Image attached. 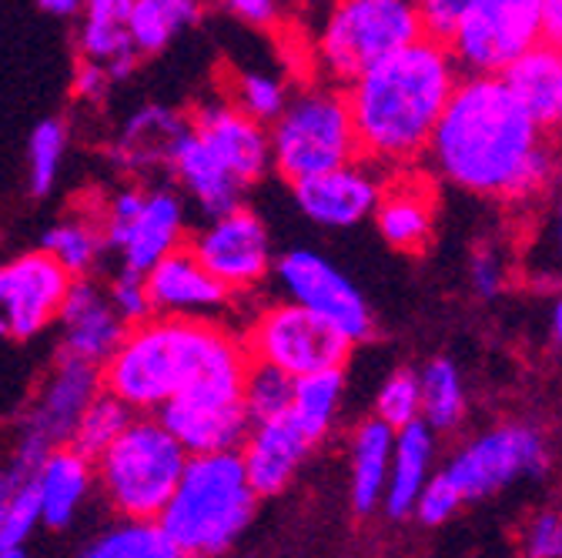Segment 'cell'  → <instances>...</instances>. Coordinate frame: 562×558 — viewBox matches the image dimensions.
<instances>
[{
	"mask_svg": "<svg viewBox=\"0 0 562 558\" xmlns=\"http://www.w3.org/2000/svg\"><path fill=\"white\" fill-rule=\"evenodd\" d=\"M248 365L245 344L207 318H148L127 328L101 385L131 411H161L175 398L241 405Z\"/></svg>",
	"mask_w": 562,
	"mask_h": 558,
	"instance_id": "1",
	"label": "cell"
},
{
	"mask_svg": "<svg viewBox=\"0 0 562 558\" xmlns=\"http://www.w3.org/2000/svg\"><path fill=\"white\" fill-rule=\"evenodd\" d=\"M429 155L452 184L488 197H529L552 174L542 127L499 78H465L456 84Z\"/></svg>",
	"mask_w": 562,
	"mask_h": 558,
	"instance_id": "2",
	"label": "cell"
},
{
	"mask_svg": "<svg viewBox=\"0 0 562 558\" xmlns=\"http://www.w3.org/2000/svg\"><path fill=\"white\" fill-rule=\"evenodd\" d=\"M459 84V67L442 44L418 37L345 91L359 158L398 171L429 151L439 117Z\"/></svg>",
	"mask_w": 562,
	"mask_h": 558,
	"instance_id": "3",
	"label": "cell"
},
{
	"mask_svg": "<svg viewBox=\"0 0 562 558\" xmlns=\"http://www.w3.org/2000/svg\"><path fill=\"white\" fill-rule=\"evenodd\" d=\"M258 496L245 478L238 452L188 458L171 502L158 515L165 535L184 558H215L228 551L255 515Z\"/></svg>",
	"mask_w": 562,
	"mask_h": 558,
	"instance_id": "4",
	"label": "cell"
},
{
	"mask_svg": "<svg viewBox=\"0 0 562 558\" xmlns=\"http://www.w3.org/2000/svg\"><path fill=\"white\" fill-rule=\"evenodd\" d=\"M188 455L155 414H134L127 432L94 462L108 505L131 522H158L171 502Z\"/></svg>",
	"mask_w": 562,
	"mask_h": 558,
	"instance_id": "5",
	"label": "cell"
},
{
	"mask_svg": "<svg viewBox=\"0 0 562 558\" xmlns=\"http://www.w3.org/2000/svg\"><path fill=\"white\" fill-rule=\"evenodd\" d=\"M268 141L271 164L292 184L359 161L348 98L331 84H312L289 98L285 111L268 130Z\"/></svg>",
	"mask_w": 562,
	"mask_h": 558,
	"instance_id": "6",
	"label": "cell"
},
{
	"mask_svg": "<svg viewBox=\"0 0 562 558\" xmlns=\"http://www.w3.org/2000/svg\"><path fill=\"white\" fill-rule=\"evenodd\" d=\"M418 14L405 0H345L325 14L315 41V60L331 88H351L372 67L415 44Z\"/></svg>",
	"mask_w": 562,
	"mask_h": 558,
	"instance_id": "7",
	"label": "cell"
},
{
	"mask_svg": "<svg viewBox=\"0 0 562 558\" xmlns=\"http://www.w3.org/2000/svg\"><path fill=\"white\" fill-rule=\"evenodd\" d=\"M241 344L251 362L271 365L289 378L341 372L351 355V341H345L335 328L292 301L265 308L251 321Z\"/></svg>",
	"mask_w": 562,
	"mask_h": 558,
	"instance_id": "8",
	"label": "cell"
},
{
	"mask_svg": "<svg viewBox=\"0 0 562 558\" xmlns=\"http://www.w3.org/2000/svg\"><path fill=\"white\" fill-rule=\"evenodd\" d=\"M539 44V0H465L446 44L456 67L472 78H499Z\"/></svg>",
	"mask_w": 562,
	"mask_h": 558,
	"instance_id": "9",
	"label": "cell"
},
{
	"mask_svg": "<svg viewBox=\"0 0 562 558\" xmlns=\"http://www.w3.org/2000/svg\"><path fill=\"white\" fill-rule=\"evenodd\" d=\"M104 391L101 385V368L78 362V358H64L44 382L37 401L27 411L24 435L14 452V468L24 475H34L37 465L54 452L64 448L75 435V425L81 422L85 408Z\"/></svg>",
	"mask_w": 562,
	"mask_h": 558,
	"instance_id": "10",
	"label": "cell"
},
{
	"mask_svg": "<svg viewBox=\"0 0 562 558\" xmlns=\"http://www.w3.org/2000/svg\"><path fill=\"white\" fill-rule=\"evenodd\" d=\"M278 282L289 301L335 328L345 341H366L372 334V311L362 292L318 251L295 248L278 261Z\"/></svg>",
	"mask_w": 562,
	"mask_h": 558,
	"instance_id": "11",
	"label": "cell"
},
{
	"mask_svg": "<svg viewBox=\"0 0 562 558\" xmlns=\"http://www.w3.org/2000/svg\"><path fill=\"white\" fill-rule=\"evenodd\" d=\"M546 468V445L526 425H503L469 442L449 465L446 478L465 499H482L513 485L522 475H539Z\"/></svg>",
	"mask_w": 562,
	"mask_h": 558,
	"instance_id": "12",
	"label": "cell"
},
{
	"mask_svg": "<svg viewBox=\"0 0 562 558\" xmlns=\"http://www.w3.org/2000/svg\"><path fill=\"white\" fill-rule=\"evenodd\" d=\"M188 248L204 264V271L228 292L255 288L271 271L268 228L248 207H235L222 218H211Z\"/></svg>",
	"mask_w": 562,
	"mask_h": 558,
	"instance_id": "13",
	"label": "cell"
},
{
	"mask_svg": "<svg viewBox=\"0 0 562 558\" xmlns=\"http://www.w3.org/2000/svg\"><path fill=\"white\" fill-rule=\"evenodd\" d=\"M70 277L44 251L21 254L0 267V315L14 338H34L44 331L67 298Z\"/></svg>",
	"mask_w": 562,
	"mask_h": 558,
	"instance_id": "14",
	"label": "cell"
},
{
	"mask_svg": "<svg viewBox=\"0 0 562 558\" xmlns=\"http://www.w3.org/2000/svg\"><path fill=\"white\" fill-rule=\"evenodd\" d=\"M191 134L204 145V151L232 174V181L238 187L261 181L271 168L268 127L238 114L225 101L198 107V114L191 121Z\"/></svg>",
	"mask_w": 562,
	"mask_h": 558,
	"instance_id": "15",
	"label": "cell"
},
{
	"mask_svg": "<svg viewBox=\"0 0 562 558\" xmlns=\"http://www.w3.org/2000/svg\"><path fill=\"white\" fill-rule=\"evenodd\" d=\"M382 174L372 164L351 161L328 174L308 178L295 184V201L302 215L325 228H351L375 215L382 197Z\"/></svg>",
	"mask_w": 562,
	"mask_h": 558,
	"instance_id": "16",
	"label": "cell"
},
{
	"mask_svg": "<svg viewBox=\"0 0 562 558\" xmlns=\"http://www.w3.org/2000/svg\"><path fill=\"white\" fill-rule=\"evenodd\" d=\"M145 288L155 318H194V321H204V315L225 308L232 295L222 282H215L204 271V264L194 258L188 244L171 251L145 274Z\"/></svg>",
	"mask_w": 562,
	"mask_h": 558,
	"instance_id": "17",
	"label": "cell"
},
{
	"mask_svg": "<svg viewBox=\"0 0 562 558\" xmlns=\"http://www.w3.org/2000/svg\"><path fill=\"white\" fill-rule=\"evenodd\" d=\"M57 318L64 324V358H78L98 368H104L127 334V324L114 315L108 295L88 277L70 282Z\"/></svg>",
	"mask_w": 562,
	"mask_h": 558,
	"instance_id": "18",
	"label": "cell"
},
{
	"mask_svg": "<svg viewBox=\"0 0 562 558\" xmlns=\"http://www.w3.org/2000/svg\"><path fill=\"white\" fill-rule=\"evenodd\" d=\"M155 418L188 458L238 452L251 429L241 405H204L184 398L168 401Z\"/></svg>",
	"mask_w": 562,
	"mask_h": 558,
	"instance_id": "19",
	"label": "cell"
},
{
	"mask_svg": "<svg viewBox=\"0 0 562 558\" xmlns=\"http://www.w3.org/2000/svg\"><path fill=\"white\" fill-rule=\"evenodd\" d=\"M184 204L171 187L145 191L137 218L127 225L117 251L124 258V271L148 274L158 261H165L171 251H178L184 241Z\"/></svg>",
	"mask_w": 562,
	"mask_h": 558,
	"instance_id": "20",
	"label": "cell"
},
{
	"mask_svg": "<svg viewBox=\"0 0 562 558\" xmlns=\"http://www.w3.org/2000/svg\"><path fill=\"white\" fill-rule=\"evenodd\" d=\"M305 452H308V442L292 429L289 418L285 422L251 425L238 448L251 492L258 499L281 492V488L292 481V475L299 471Z\"/></svg>",
	"mask_w": 562,
	"mask_h": 558,
	"instance_id": "21",
	"label": "cell"
},
{
	"mask_svg": "<svg viewBox=\"0 0 562 558\" xmlns=\"http://www.w3.org/2000/svg\"><path fill=\"white\" fill-rule=\"evenodd\" d=\"M34 478V492L41 502V525L47 528H67L75 522L81 502L88 499L91 485H94V462L78 455L75 448H54Z\"/></svg>",
	"mask_w": 562,
	"mask_h": 558,
	"instance_id": "22",
	"label": "cell"
},
{
	"mask_svg": "<svg viewBox=\"0 0 562 558\" xmlns=\"http://www.w3.org/2000/svg\"><path fill=\"white\" fill-rule=\"evenodd\" d=\"M375 221L382 238L398 251H422L432 241L436 201L432 187L418 178H395L382 187Z\"/></svg>",
	"mask_w": 562,
	"mask_h": 558,
	"instance_id": "23",
	"label": "cell"
},
{
	"mask_svg": "<svg viewBox=\"0 0 562 558\" xmlns=\"http://www.w3.org/2000/svg\"><path fill=\"white\" fill-rule=\"evenodd\" d=\"M127 8L131 0H91V4H85V21L78 34L81 60L104 67L111 81L127 78L140 60L127 34Z\"/></svg>",
	"mask_w": 562,
	"mask_h": 558,
	"instance_id": "24",
	"label": "cell"
},
{
	"mask_svg": "<svg viewBox=\"0 0 562 558\" xmlns=\"http://www.w3.org/2000/svg\"><path fill=\"white\" fill-rule=\"evenodd\" d=\"M171 171L181 181V187L198 201V207L207 218H222L235 207H241V187L232 181V174L204 151V145L188 130L181 145L171 155Z\"/></svg>",
	"mask_w": 562,
	"mask_h": 558,
	"instance_id": "25",
	"label": "cell"
},
{
	"mask_svg": "<svg viewBox=\"0 0 562 558\" xmlns=\"http://www.w3.org/2000/svg\"><path fill=\"white\" fill-rule=\"evenodd\" d=\"M559 50L536 44L529 54H522L516 64H509L506 71L499 75L503 88L516 98V104L539 124H555L559 114Z\"/></svg>",
	"mask_w": 562,
	"mask_h": 558,
	"instance_id": "26",
	"label": "cell"
},
{
	"mask_svg": "<svg viewBox=\"0 0 562 558\" xmlns=\"http://www.w3.org/2000/svg\"><path fill=\"white\" fill-rule=\"evenodd\" d=\"M432 452H436V439L432 432L415 422L402 432H395V442H392V465H389V481H385V509L389 515L402 519L415 509V499L418 492L426 488V481L432 478L429 475V465H432Z\"/></svg>",
	"mask_w": 562,
	"mask_h": 558,
	"instance_id": "27",
	"label": "cell"
},
{
	"mask_svg": "<svg viewBox=\"0 0 562 558\" xmlns=\"http://www.w3.org/2000/svg\"><path fill=\"white\" fill-rule=\"evenodd\" d=\"M191 130V124L184 117H178L175 111L168 107H145L137 111L124 130H121V141L114 148V158L137 171V168H151V164H161V161H171L175 148L181 145V137Z\"/></svg>",
	"mask_w": 562,
	"mask_h": 558,
	"instance_id": "28",
	"label": "cell"
},
{
	"mask_svg": "<svg viewBox=\"0 0 562 558\" xmlns=\"http://www.w3.org/2000/svg\"><path fill=\"white\" fill-rule=\"evenodd\" d=\"M392 442H395V432L385 429L379 418L362 422L356 439H351V505L362 515L372 512L385 496Z\"/></svg>",
	"mask_w": 562,
	"mask_h": 558,
	"instance_id": "29",
	"label": "cell"
},
{
	"mask_svg": "<svg viewBox=\"0 0 562 558\" xmlns=\"http://www.w3.org/2000/svg\"><path fill=\"white\" fill-rule=\"evenodd\" d=\"M198 18H201V8L191 4V0H131L127 34H131L137 57L158 54L178 37V31H184Z\"/></svg>",
	"mask_w": 562,
	"mask_h": 558,
	"instance_id": "30",
	"label": "cell"
},
{
	"mask_svg": "<svg viewBox=\"0 0 562 558\" xmlns=\"http://www.w3.org/2000/svg\"><path fill=\"white\" fill-rule=\"evenodd\" d=\"M78 558H184L158 522L117 519L104 525Z\"/></svg>",
	"mask_w": 562,
	"mask_h": 558,
	"instance_id": "31",
	"label": "cell"
},
{
	"mask_svg": "<svg viewBox=\"0 0 562 558\" xmlns=\"http://www.w3.org/2000/svg\"><path fill=\"white\" fill-rule=\"evenodd\" d=\"M341 391H345L341 372H322V375L295 378L289 422L308 445L325 439V432L331 429L338 405H341Z\"/></svg>",
	"mask_w": 562,
	"mask_h": 558,
	"instance_id": "32",
	"label": "cell"
},
{
	"mask_svg": "<svg viewBox=\"0 0 562 558\" xmlns=\"http://www.w3.org/2000/svg\"><path fill=\"white\" fill-rule=\"evenodd\" d=\"M41 251L57 261V267L70 277V282H85V277L98 267V258L104 251L101 225L85 221V218H67L44 235Z\"/></svg>",
	"mask_w": 562,
	"mask_h": 558,
	"instance_id": "33",
	"label": "cell"
},
{
	"mask_svg": "<svg viewBox=\"0 0 562 558\" xmlns=\"http://www.w3.org/2000/svg\"><path fill=\"white\" fill-rule=\"evenodd\" d=\"M418 398H422V425L429 432L456 429L465 411V388L462 375L449 358H436L418 375Z\"/></svg>",
	"mask_w": 562,
	"mask_h": 558,
	"instance_id": "34",
	"label": "cell"
},
{
	"mask_svg": "<svg viewBox=\"0 0 562 558\" xmlns=\"http://www.w3.org/2000/svg\"><path fill=\"white\" fill-rule=\"evenodd\" d=\"M134 422V411L117 401L114 395L101 391L81 414V422L75 425V435H70L67 448H75L78 455H85L88 462H98Z\"/></svg>",
	"mask_w": 562,
	"mask_h": 558,
	"instance_id": "35",
	"label": "cell"
},
{
	"mask_svg": "<svg viewBox=\"0 0 562 558\" xmlns=\"http://www.w3.org/2000/svg\"><path fill=\"white\" fill-rule=\"evenodd\" d=\"M292 391H295V378L271 365L251 362L241 385V411L248 418V425L285 422L292 408Z\"/></svg>",
	"mask_w": 562,
	"mask_h": 558,
	"instance_id": "36",
	"label": "cell"
},
{
	"mask_svg": "<svg viewBox=\"0 0 562 558\" xmlns=\"http://www.w3.org/2000/svg\"><path fill=\"white\" fill-rule=\"evenodd\" d=\"M238 114L251 117L255 124H274L278 114L285 111L289 104V94H285V84H281L274 75H265V71H238L232 81H228V101Z\"/></svg>",
	"mask_w": 562,
	"mask_h": 558,
	"instance_id": "37",
	"label": "cell"
},
{
	"mask_svg": "<svg viewBox=\"0 0 562 558\" xmlns=\"http://www.w3.org/2000/svg\"><path fill=\"white\" fill-rule=\"evenodd\" d=\"M67 151V127L57 117H47L34 127L27 141V168H31V191L47 194L57 181Z\"/></svg>",
	"mask_w": 562,
	"mask_h": 558,
	"instance_id": "38",
	"label": "cell"
},
{
	"mask_svg": "<svg viewBox=\"0 0 562 558\" xmlns=\"http://www.w3.org/2000/svg\"><path fill=\"white\" fill-rule=\"evenodd\" d=\"M375 418L392 432H402V429L422 422L418 375L395 372L392 378H385V385L379 388V398H375Z\"/></svg>",
	"mask_w": 562,
	"mask_h": 558,
	"instance_id": "39",
	"label": "cell"
},
{
	"mask_svg": "<svg viewBox=\"0 0 562 558\" xmlns=\"http://www.w3.org/2000/svg\"><path fill=\"white\" fill-rule=\"evenodd\" d=\"M41 525V502L34 492V478H24L8 502L4 522H0V548H24V542Z\"/></svg>",
	"mask_w": 562,
	"mask_h": 558,
	"instance_id": "40",
	"label": "cell"
},
{
	"mask_svg": "<svg viewBox=\"0 0 562 558\" xmlns=\"http://www.w3.org/2000/svg\"><path fill=\"white\" fill-rule=\"evenodd\" d=\"M108 301L114 308V315L134 328L140 321L155 318L151 315V301H148V288H145V274H134V271H117L114 282H111V292H108Z\"/></svg>",
	"mask_w": 562,
	"mask_h": 558,
	"instance_id": "41",
	"label": "cell"
},
{
	"mask_svg": "<svg viewBox=\"0 0 562 558\" xmlns=\"http://www.w3.org/2000/svg\"><path fill=\"white\" fill-rule=\"evenodd\" d=\"M459 505H462V496L456 492V485L439 471V475H432L429 481H426V488L418 492V499H415V515L426 522V525H442V522H449L456 512H459Z\"/></svg>",
	"mask_w": 562,
	"mask_h": 558,
	"instance_id": "42",
	"label": "cell"
},
{
	"mask_svg": "<svg viewBox=\"0 0 562 558\" xmlns=\"http://www.w3.org/2000/svg\"><path fill=\"white\" fill-rule=\"evenodd\" d=\"M462 11H465V0H426V4H415L418 34L446 47L462 21Z\"/></svg>",
	"mask_w": 562,
	"mask_h": 558,
	"instance_id": "43",
	"label": "cell"
},
{
	"mask_svg": "<svg viewBox=\"0 0 562 558\" xmlns=\"http://www.w3.org/2000/svg\"><path fill=\"white\" fill-rule=\"evenodd\" d=\"M526 558H562V512H542L529 522Z\"/></svg>",
	"mask_w": 562,
	"mask_h": 558,
	"instance_id": "44",
	"label": "cell"
},
{
	"mask_svg": "<svg viewBox=\"0 0 562 558\" xmlns=\"http://www.w3.org/2000/svg\"><path fill=\"white\" fill-rule=\"evenodd\" d=\"M503 282H506L503 261L492 254V251H479L472 258V285H475V292L485 295V298H492V295H499Z\"/></svg>",
	"mask_w": 562,
	"mask_h": 558,
	"instance_id": "45",
	"label": "cell"
},
{
	"mask_svg": "<svg viewBox=\"0 0 562 558\" xmlns=\"http://www.w3.org/2000/svg\"><path fill=\"white\" fill-rule=\"evenodd\" d=\"M108 88H111V78H108L104 67H98L91 60H78V67H75V94L81 101H98V98L108 94Z\"/></svg>",
	"mask_w": 562,
	"mask_h": 558,
	"instance_id": "46",
	"label": "cell"
},
{
	"mask_svg": "<svg viewBox=\"0 0 562 558\" xmlns=\"http://www.w3.org/2000/svg\"><path fill=\"white\" fill-rule=\"evenodd\" d=\"M539 44L562 54V0H539Z\"/></svg>",
	"mask_w": 562,
	"mask_h": 558,
	"instance_id": "47",
	"label": "cell"
},
{
	"mask_svg": "<svg viewBox=\"0 0 562 558\" xmlns=\"http://www.w3.org/2000/svg\"><path fill=\"white\" fill-rule=\"evenodd\" d=\"M228 11L255 27H268L278 21V4H271V0H235V4H228Z\"/></svg>",
	"mask_w": 562,
	"mask_h": 558,
	"instance_id": "48",
	"label": "cell"
},
{
	"mask_svg": "<svg viewBox=\"0 0 562 558\" xmlns=\"http://www.w3.org/2000/svg\"><path fill=\"white\" fill-rule=\"evenodd\" d=\"M24 478H31V475L18 471L14 465H8V468H0V522H4L8 502H11V496L18 492V485H21Z\"/></svg>",
	"mask_w": 562,
	"mask_h": 558,
	"instance_id": "49",
	"label": "cell"
},
{
	"mask_svg": "<svg viewBox=\"0 0 562 558\" xmlns=\"http://www.w3.org/2000/svg\"><path fill=\"white\" fill-rule=\"evenodd\" d=\"M41 11H47L54 18H70V14H81L85 4H78V0H44Z\"/></svg>",
	"mask_w": 562,
	"mask_h": 558,
	"instance_id": "50",
	"label": "cell"
},
{
	"mask_svg": "<svg viewBox=\"0 0 562 558\" xmlns=\"http://www.w3.org/2000/svg\"><path fill=\"white\" fill-rule=\"evenodd\" d=\"M549 235H552V251H555V264L562 267V201H559L555 215H552V228H549Z\"/></svg>",
	"mask_w": 562,
	"mask_h": 558,
	"instance_id": "51",
	"label": "cell"
},
{
	"mask_svg": "<svg viewBox=\"0 0 562 558\" xmlns=\"http://www.w3.org/2000/svg\"><path fill=\"white\" fill-rule=\"evenodd\" d=\"M552 334H555V341L562 344V295H559L555 305H552Z\"/></svg>",
	"mask_w": 562,
	"mask_h": 558,
	"instance_id": "52",
	"label": "cell"
},
{
	"mask_svg": "<svg viewBox=\"0 0 562 558\" xmlns=\"http://www.w3.org/2000/svg\"><path fill=\"white\" fill-rule=\"evenodd\" d=\"M0 558H27L24 548H0Z\"/></svg>",
	"mask_w": 562,
	"mask_h": 558,
	"instance_id": "53",
	"label": "cell"
},
{
	"mask_svg": "<svg viewBox=\"0 0 562 558\" xmlns=\"http://www.w3.org/2000/svg\"><path fill=\"white\" fill-rule=\"evenodd\" d=\"M559 64H562V54H559ZM555 124H562V75H559V114H555Z\"/></svg>",
	"mask_w": 562,
	"mask_h": 558,
	"instance_id": "54",
	"label": "cell"
},
{
	"mask_svg": "<svg viewBox=\"0 0 562 558\" xmlns=\"http://www.w3.org/2000/svg\"><path fill=\"white\" fill-rule=\"evenodd\" d=\"M4 334H11V331H8V321H4V315H0V338H4Z\"/></svg>",
	"mask_w": 562,
	"mask_h": 558,
	"instance_id": "55",
	"label": "cell"
}]
</instances>
